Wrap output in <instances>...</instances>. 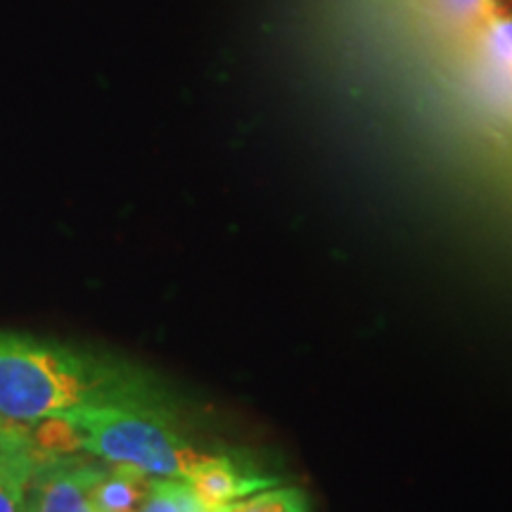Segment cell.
Wrapping results in <instances>:
<instances>
[{
	"label": "cell",
	"mask_w": 512,
	"mask_h": 512,
	"mask_svg": "<svg viewBox=\"0 0 512 512\" xmlns=\"http://www.w3.org/2000/svg\"><path fill=\"white\" fill-rule=\"evenodd\" d=\"M185 482L195 491L204 508L216 512L226 505H233L256 491L278 486V477L261 475L252 467L240 465L238 460L226 456H202L185 475Z\"/></svg>",
	"instance_id": "4"
},
{
	"label": "cell",
	"mask_w": 512,
	"mask_h": 512,
	"mask_svg": "<svg viewBox=\"0 0 512 512\" xmlns=\"http://www.w3.org/2000/svg\"><path fill=\"white\" fill-rule=\"evenodd\" d=\"M79 432L81 453L150 477L185 479L204 453L195 451L155 401L95 403L62 411Z\"/></svg>",
	"instance_id": "2"
},
{
	"label": "cell",
	"mask_w": 512,
	"mask_h": 512,
	"mask_svg": "<svg viewBox=\"0 0 512 512\" xmlns=\"http://www.w3.org/2000/svg\"><path fill=\"white\" fill-rule=\"evenodd\" d=\"M155 477L136 467L112 465L102 470L93 486V503L98 512H138L150 496Z\"/></svg>",
	"instance_id": "5"
},
{
	"label": "cell",
	"mask_w": 512,
	"mask_h": 512,
	"mask_svg": "<svg viewBox=\"0 0 512 512\" xmlns=\"http://www.w3.org/2000/svg\"><path fill=\"white\" fill-rule=\"evenodd\" d=\"M138 512H209L185 479L155 477L150 496Z\"/></svg>",
	"instance_id": "9"
},
{
	"label": "cell",
	"mask_w": 512,
	"mask_h": 512,
	"mask_svg": "<svg viewBox=\"0 0 512 512\" xmlns=\"http://www.w3.org/2000/svg\"><path fill=\"white\" fill-rule=\"evenodd\" d=\"M427 10L460 31H486L503 5L498 0H425Z\"/></svg>",
	"instance_id": "7"
},
{
	"label": "cell",
	"mask_w": 512,
	"mask_h": 512,
	"mask_svg": "<svg viewBox=\"0 0 512 512\" xmlns=\"http://www.w3.org/2000/svg\"><path fill=\"white\" fill-rule=\"evenodd\" d=\"M498 3H501L503 8H512V0H498Z\"/></svg>",
	"instance_id": "13"
},
{
	"label": "cell",
	"mask_w": 512,
	"mask_h": 512,
	"mask_svg": "<svg viewBox=\"0 0 512 512\" xmlns=\"http://www.w3.org/2000/svg\"><path fill=\"white\" fill-rule=\"evenodd\" d=\"M0 451H34L31 425H22L0 415Z\"/></svg>",
	"instance_id": "12"
},
{
	"label": "cell",
	"mask_w": 512,
	"mask_h": 512,
	"mask_svg": "<svg viewBox=\"0 0 512 512\" xmlns=\"http://www.w3.org/2000/svg\"><path fill=\"white\" fill-rule=\"evenodd\" d=\"M105 467L76 456H36L24 512H98L93 486Z\"/></svg>",
	"instance_id": "3"
},
{
	"label": "cell",
	"mask_w": 512,
	"mask_h": 512,
	"mask_svg": "<svg viewBox=\"0 0 512 512\" xmlns=\"http://www.w3.org/2000/svg\"><path fill=\"white\" fill-rule=\"evenodd\" d=\"M486 38L494 53L512 67V8H503L486 27Z\"/></svg>",
	"instance_id": "11"
},
{
	"label": "cell",
	"mask_w": 512,
	"mask_h": 512,
	"mask_svg": "<svg viewBox=\"0 0 512 512\" xmlns=\"http://www.w3.org/2000/svg\"><path fill=\"white\" fill-rule=\"evenodd\" d=\"M216 512H309V498L294 486H271Z\"/></svg>",
	"instance_id": "10"
},
{
	"label": "cell",
	"mask_w": 512,
	"mask_h": 512,
	"mask_svg": "<svg viewBox=\"0 0 512 512\" xmlns=\"http://www.w3.org/2000/svg\"><path fill=\"white\" fill-rule=\"evenodd\" d=\"M34 425L31 441H34L36 456H76L81 453L79 432L62 413L38 420Z\"/></svg>",
	"instance_id": "8"
},
{
	"label": "cell",
	"mask_w": 512,
	"mask_h": 512,
	"mask_svg": "<svg viewBox=\"0 0 512 512\" xmlns=\"http://www.w3.org/2000/svg\"><path fill=\"white\" fill-rule=\"evenodd\" d=\"M152 401L126 368L60 342L0 330V415L34 425L95 403Z\"/></svg>",
	"instance_id": "1"
},
{
	"label": "cell",
	"mask_w": 512,
	"mask_h": 512,
	"mask_svg": "<svg viewBox=\"0 0 512 512\" xmlns=\"http://www.w3.org/2000/svg\"><path fill=\"white\" fill-rule=\"evenodd\" d=\"M34 451H0V512H24Z\"/></svg>",
	"instance_id": "6"
}]
</instances>
